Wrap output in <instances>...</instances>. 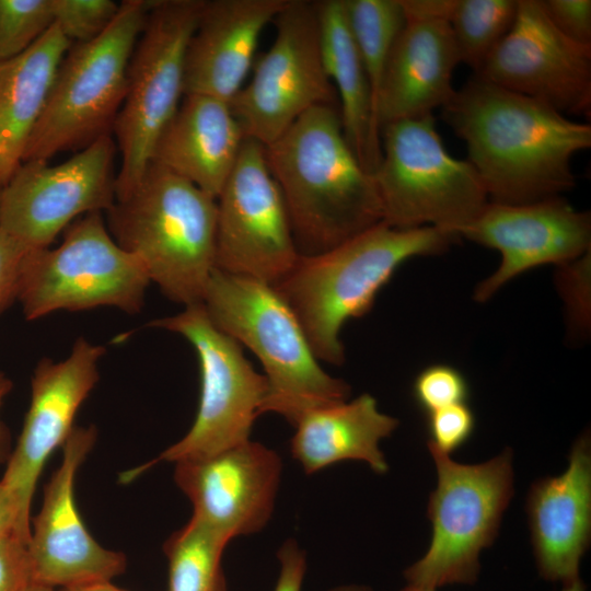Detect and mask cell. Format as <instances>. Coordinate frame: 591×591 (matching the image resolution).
<instances>
[{"mask_svg":"<svg viewBox=\"0 0 591 591\" xmlns=\"http://www.w3.org/2000/svg\"><path fill=\"white\" fill-rule=\"evenodd\" d=\"M96 434L93 426L74 427L61 447L59 467L45 485L42 509L33 519L27 545L35 584L63 589L112 581L126 570V556L92 537L76 505V475Z\"/></svg>","mask_w":591,"mask_h":591,"instance_id":"obj_16","label":"cell"},{"mask_svg":"<svg viewBox=\"0 0 591 591\" xmlns=\"http://www.w3.org/2000/svg\"><path fill=\"white\" fill-rule=\"evenodd\" d=\"M413 394L419 407L428 414L465 403L468 385L459 370L447 364H433L416 376Z\"/></svg>","mask_w":591,"mask_h":591,"instance_id":"obj_32","label":"cell"},{"mask_svg":"<svg viewBox=\"0 0 591 591\" xmlns=\"http://www.w3.org/2000/svg\"><path fill=\"white\" fill-rule=\"evenodd\" d=\"M28 542L18 534L0 541V591H28L35 584Z\"/></svg>","mask_w":591,"mask_h":591,"instance_id":"obj_36","label":"cell"},{"mask_svg":"<svg viewBox=\"0 0 591 591\" xmlns=\"http://www.w3.org/2000/svg\"><path fill=\"white\" fill-rule=\"evenodd\" d=\"M293 426L291 454L305 473L358 460L384 474L389 465L379 444L397 428L398 420L380 412L376 399L364 393L352 401L311 409Z\"/></svg>","mask_w":591,"mask_h":591,"instance_id":"obj_24","label":"cell"},{"mask_svg":"<svg viewBox=\"0 0 591 591\" xmlns=\"http://www.w3.org/2000/svg\"><path fill=\"white\" fill-rule=\"evenodd\" d=\"M559 267L558 287L567 305L570 329L586 333L590 323V251Z\"/></svg>","mask_w":591,"mask_h":591,"instance_id":"obj_33","label":"cell"},{"mask_svg":"<svg viewBox=\"0 0 591 591\" xmlns=\"http://www.w3.org/2000/svg\"><path fill=\"white\" fill-rule=\"evenodd\" d=\"M526 513L540 575L563 584L580 578V560L591 536L589 433L572 444L563 474L533 483L526 498Z\"/></svg>","mask_w":591,"mask_h":591,"instance_id":"obj_21","label":"cell"},{"mask_svg":"<svg viewBox=\"0 0 591 591\" xmlns=\"http://www.w3.org/2000/svg\"><path fill=\"white\" fill-rule=\"evenodd\" d=\"M230 540L190 518L164 543L167 591H228L221 566Z\"/></svg>","mask_w":591,"mask_h":591,"instance_id":"obj_27","label":"cell"},{"mask_svg":"<svg viewBox=\"0 0 591 591\" xmlns=\"http://www.w3.org/2000/svg\"><path fill=\"white\" fill-rule=\"evenodd\" d=\"M201 303L210 322L262 363L267 381L262 414H278L293 426L304 413L349 397V384L321 367L273 285L215 267Z\"/></svg>","mask_w":591,"mask_h":591,"instance_id":"obj_5","label":"cell"},{"mask_svg":"<svg viewBox=\"0 0 591 591\" xmlns=\"http://www.w3.org/2000/svg\"><path fill=\"white\" fill-rule=\"evenodd\" d=\"M115 150L107 132L62 163L22 162L0 187V229L34 251L78 218L106 211L115 200Z\"/></svg>","mask_w":591,"mask_h":591,"instance_id":"obj_13","label":"cell"},{"mask_svg":"<svg viewBox=\"0 0 591 591\" xmlns=\"http://www.w3.org/2000/svg\"><path fill=\"white\" fill-rule=\"evenodd\" d=\"M299 256L285 201L266 162L265 146L245 138L217 197L215 267L275 285Z\"/></svg>","mask_w":591,"mask_h":591,"instance_id":"obj_14","label":"cell"},{"mask_svg":"<svg viewBox=\"0 0 591 591\" xmlns=\"http://www.w3.org/2000/svg\"><path fill=\"white\" fill-rule=\"evenodd\" d=\"M347 20L371 89L374 121L376 102L393 46L406 16L401 0H345Z\"/></svg>","mask_w":591,"mask_h":591,"instance_id":"obj_28","label":"cell"},{"mask_svg":"<svg viewBox=\"0 0 591 591\" xmlns=\"http://www.w3.org/2000/svg\"><path fill=\"white\" fill-rule=\"evenodd\" d=\"M280 570L274 591H301L306 570L304 552L293 540L286 541L277 553Z\"/></svg>","mask_w":591,"mask_h":591,"instance_id":"obj_38","label":"cell"},{"mask_svg":"<svg viewBox=\"0 0 591 591\" xmlns=\"http://www.w3.org/2000/svg\"><path fill=\"white\" fill-rule=\"evenodd\" d=\"M459 63L448 21L406 16L379 91L380 131L386 124L442 108L455 93L452 76Z\"/></svg>","mask_w":591,"mask_h":591,"instance_id":"obj_22","label":"cell"},{"mask_svg":"<svg viewBox=\"0 0 591 591\" xmlns=\"http://www.w3.org/2000/svg\"><path fill=\"white\" fill-rule=\"evenodd\" d=\"M105 351L79 337L66 359L45 357L34 370L30 407L1 478L27 515L46 461L74 429L76 415L100 379L97 364Z\"/></svg>","mask_w":591,"mask_h":591,"instance_id":"obj_19","label":"cell"},{"mask_svg":"<svg viewBox=\"0 0 591 591\" xmlns=\"http://www.w3.org/2000/svg\"><path fill=\"white\" fill-rule=\"evenodd\" d=\"M151 1L125 0L97 37L72 44L61 59L22 162L48 161L108 132L127 89L131 54Z\"/></svg>","mask_w":591,"mask_h":591,"instance_id":"obj_6","label":"cell"},{"mask_svg":"<svg viewBox=\"0 0 591 591\" xmlns=\"http://www.w3.org/2000/svg\"><path fill=\"white\" fill-rule=\"evenodd\" d=\"M519 0H455L449 26L460 63L476 74L510 31Z\"/></svg>","mask_w":591,"mask_h":591,"instance_id":"obj_29","label":"cell"},{"mask_svg":"<svg viewBox=\"0 0 591 591\" xmlns=\"http://www.w3.org/2000/svg\"><path fill=\"white\" fill-rule=\"evenodd\" d=\"M202 5L204 0L151 1L128 65L126 95L113 125L120 152L115 198L140 181L182 102L186 48Z\"/></svg>","mask_w":591,"mask_h":591,"instance_id":"obj_10","label":"cell"},{"mask_svg":"<svg viewBox=\"0 0 591 591\" xmlns=\"http://www.w3.org/2000/svg\"><path fill=\"white\" fill-rule=\"evenodd\" d=\"M324 68L333 84L345 138L373 173L381 159L380 130L369 80L347 20L345 0L315 1Z\"/></svg>","mask_w":591,"mask_h":591,"instance_id":"obj_25","label":"cell"},{"mask_svg":"<svg viewBox=\"0 0 591 591\" xmlns=\"http://www.w3.org/2000/svg\"><path fill=\"white\" fill-rule=\"evenodd\" d=\"M30 521L16 495L0 479V541L14 534L30 541Z\"/></svg>","mask_w":591,"mask_h":591,"instance_id":"obj_39","label":"cell"},{"mask_svg":"<svg viewBox=\"0 0 591 591\" xmlns=\"http://www.w3.org/2000/svg\"><path fill=\"white\" fill-rule=\"evenodd\" d=\"M455 0H401L405 15L449 22Z\"/></svg>","mask_w":591,"mask_h":591,"instance_id":"obj_40","label":"cell"},{"mask_svg":"<svg viewBox=\"0 0 591 591\" xmlns=\"http://www.w3.org/2000/svg\"><path fill=\"white\" fill-rule=\"evenodd\" d=\"M301 256L326 252L383 221L373 174L345 138L338 107L320 105L265 147Z\"/></svg>","mask_w":591,"mask_h":591,"instance_id":"obj_2","label":"cell"},{"mask_svg":"<svg viewBox=\"0 0 591 591\" xmlns=\"http://www.w3.org/2000/svg\"><path fill=\"white\" fill-rule=\"evenodd\" d=\"M27 252L0 229V313L16 300L21 266Z\"/></svg>","mask_w":591,"mask_h":591,"instance_id":"obj_37","label":"cell"},{"mask_svg":"<svg viewBox=\"0 0 591 591\" xmlns=\"http://www.w3.org/2000/svg\"><path fill=\"white\" fill-rule=\"evenodd\" d=\"M55 248L26 253L16 300L27 321L56 311L112 306L139 313L150 278L143 264L112 237L103 212L74 220Z\"/></svg>","mask_w":591,"mask_h":591,"instance_id":"obj_8","label":"cell"},{"mask_svg":"<svg viewBox=\"0 0 591 591\" xmlns=\"http://www.w3.org/2000/svg\"><path fill=\"white\" fill-rule=\"evenodd\" d=\"M402 591H436L434 589L407 584Z\"/></svg>","mask_w":591,"mask_h":591,"instance_id":"obj_45","label":"cell"},{"mask_svg":"<svg viewBox=\"0 0 591 591\" xmlns=\"http://www.w3.org/2000/svg\"><path fill=\"white\" fill-rule=\"evenodd\" d=\"M60 591H126L117 588L111 581H95L74 587L63 588Z\"/></svg>","mask_w":591,"mask_h":591,"instance_id":"obj_42","label":"cell"},{"mask_svg":"<svg viewBox=\"0 0 591 591\" xmlns=\"http://www.w3.org/2000/svg\"><path fill=\"white\" fill-rule=\"evenodd\" d=\"M328 591H372V590L364 586L349 584V586L335 587Z\"/></svg>","mask_w":591,"mask_h":591,"instance_id":"obj_44","label":"cell"},{"mask_svg":"<svg viewBox=\"0 0 591 591\" xmlns=\"http://www.w3.org/2000/svg\"><path fill=\"white\" fill-rule=\"evenodd\" d=\"M71 45L54 24L26 51L1 63L0 187L22 164L56 70Z\"/></svg>","mask_w":591,"mask_h":591,"instance_id":"obj_26","label":"cell"},{"mask_svg":"<svg viewBox=\"0 0 591 591\" xmlns=\"http://www.w3.org/2000/svg\"><path fill=\"white\" fill-rule=\"evenodd\" d=\"M441 109L489 201L530 204L575 187L571 161L591 147L590 124L475 74Z\"/></svg>","mask_w":591,"mask_h":591,"instance_id":"obj_1","label":"cell"},{"mask_svg":"<svg viewBox=\"0 0 591 591\" xmlns=\"http://www.w3.org/2000/svg\"><path fill=\"white\" fill-rule=\"evenodd\" d=\"M380 140L372 174L389 225L434 227L457 236L489 202L473 165L445 149L433 114L386 124Z\"/></svg>","mask_w":591,"mask_h":591,"instance_id":"obj_7","label":"cell"},{"mask_svg":"<svg viewBox=\"0 0 591 591\" xmlns=\"http://www.w3.org/2000/svg\"><path fill=\"white\" fill-rule=\"evenodd\" d=\"M456 234L501 254L499 267L474 291V299L484 302L529 269L560 266L590 251L591 217L563 196L522 205L489 201Z\"/></svg>","mask_w":591,"mask_h":591,"instance_id":"obj_17","label":"cell"},{"mask_svg":"<svg viewBox=\"0 0 591 591\" xmlns=\"http://www.w3.org/2000/svg\"><path fill=\"white\" fill-rule=\"evenodd\" d=\"M28 591H55V589H51V588H47V587H43V586H38V584H33Z\"/></svg>","mask_w":591,"mask_h":591,"instance_id":"obj_46","label":"cell"},{"mask_svg":"<svg viewBox=\"0 0 591 591\" xmlns=\"http://www.w3.org/2000/svg\"><path fill=\"white\" fill-rule=\"evenodd\" d=\"M586 586L580 578L563 584L561 591H584Z\"/></svg>","mask_w":591,"mask_h":591,"instance_id":"obj_43","label":"cell"},{"mask_svg":"<svg viewBox=\"0 0 591 591\" xmlns=\"http://www.w3.org/2000/svg\"><path fill=\"white\" fill-rule=\"evenodd\" d=\"M437 468L428 518L432 538L426 554L404 571L408 584L437 589L477 580L479 554L498 534L513 495L512 453L506 449L479 464H461L428 448Z\"/></svg>","mask_w":591,"mask_h":591,"instance_id":"obj_9","label":"cell"},{"mask_svg":"<svg viewBox=\"0 0 591 591\" xmlns=\"http://www.w3.org/2000/svg\"><path fill=\"white\" fill-rule=\"evenodd\" d=\"M287 1H204L186 48L184 95L202 94L230 104L252 70L264 28Z\"/></svg>","mask_w":591,"mask_h":591,"instance_id":"obj_20","label":"cell"},{"mask_svg":"<svg viewBox=\"0 0 591 591\" xmlns=\"http://www.w3.org/2000/svg\"><path fill=\"white\" fill-rule=\"evenodd\" d=\"M281 470L277 452L248 440L209 456L175 462L174 480L193 503L192 518L231 541L268 523Z\"/></svg>","mask_w":591,"mask_h":591,"instance_id":"obj_18","label":"cell"},{"mask_svg":"<svg viewBox=\"0 0 591 591\" xmlns=\"http://www.w3.org/2000/svg\"><path fill=\"white\" fill-rule=\"evenodd\" d=\"M13 382L5 373L0 371V410L5 396L11 392ZM11 454L10 433L0 418V464L7 462Z\"/></svg>","mask_w":591,"mask_h":591,"instance_id":"obj_41","label":"cell"},{"mask_svg":"<svg viewBox=\"0 0 591 591\" xmlns=\"http://www.w3.org/2000/svg\"><path fill=\"white\" fill-rule=\"evenodd\" d=\"M119 7L113 0H53L54 24L71 44L85 43L111 25Z\"/></svg>","mask_w":591,"mask_h":591,"instance_id":"obj_31","label":"cell"},{"mask_svg":"<svg viewBox=\"0 0 591 591\" xmlns=\"http://www.w3.org/2000/svg\"><path fill=\"white\" fill-rule=\"evenodd\" d=\"M274 23L270 48L230 103L245 138L265 147L311 108L338 107L323 63L315 1L288 0Z\"/></svg>","mask_w":591,"mask_h":591,"instance_id":"obj_12","label":"cell"},{"mask_svg":"<svg viewBox=\"0 0 591 591\" xmlns=\"http://www.w3.org/2000/svg\"><path fill=\"white\" fill-rule=\"evenodd\" d=\"M244 139L229 103L208 95L185 94L160 136L151 162L217 199Z\"/></svg>","mask_w":591,"mask_h":591,"instance_id":"obj_23","label":"cell"},{"mask_svg":"<svg viewBox=\"0 0 591 591\" xmlns=\"http://www.w3.org/2000/svg\"><path fill=\"white\" fill-rule=\"evenodd\" d=\"M568 116L591 114V45L563 35L540 0H519L514 22L475 74Z\"/></svg>","mask_w":591,"mask_h":591,"instance_id":"obj_15","label":"cell"},{"mask_svg":"<svg viewBox=\"0 0 591 591\" xmlns=\"http://www.w3.org/2000/svg\"><path fill=\"white\" fill-rule=\"evenodd\" d=\"M459 239L434 227L403 230L381 221L326 252L300 255L273 286L297 316L316 359L340 366L344 324L369 312L404 262L440 254Z\"/></svg>","mask_w":591,"mask_h":591,"instance_id":"obj_3","label":"cell"},{"mask_svg":"<svg viewBox=\"0 0 591 591\" xmlns=\"http://www.w3.org/2000/svg\"><path fill=\"white\" fill-rule=\"evenodd\" d=\"M105 212L112 237L139 258L166 298L184 306L202 302L215 268V197L151 162Z\"/></svg>","mask_w":591,"mask_h":591,"instance_id":"obj_4","label":"cell"},{"mask_svg":"<svg viewBox=\"0 0 591 591\" xmlns=\"http://www.w3.org/2000/svg\"><path fill=\"white\" fill-rule=\"evenodd\" d=\"M53 25V0H0V63L22 55Z\"/></svg>","mask_w":591,"mask_h":591,"instance_id":"obj_30","label":"cell"},{"mask_svg":"<svg viewBox=\"0 0 591 591\" xmlns=\"http://www.w3.org/2000/svg\"><path fill=\"white\" fill-rule=\"evenodd\" d=\"M551 23L566 37L581 45H591L590 0H540Z\"/></svg>","mask_w":591,"mask_h":591,"instance_id":"obj_35","label":"cell"},{"mask_svg":"<svg viewBox=\"0 0 591 591\" xmlns=\"http://www.w3.org/2000/svg\"><path fill=\"white\" fill-rule=\"evenodd\" d=\"M0 80H1V63H0Z\"/></svg>","mask_w":591,"mask_h":591,"instance_id":"obj_47","label":"cell"},{"mask_svg":"<svg viewBox=\"0 0 591 591\" xmlns=\"http://www.w3.org/2000/svg\"><path fill=\"white\" fill-rule=\"evenodd\" d=\"M474 428L475 416L466 403L428 413V448L450 455L467 442Z\"/></svg>","mask_w":591,"mask_h":591,"instance_id":"obj_34","label":"cell"},{"mask_svg":"<svg viewBox=\"0 0 591 591\" xmlns=\"http://www.w3.org/2000/svg\"><path fill=\"white\" fill-rule=\"evenodd\" d=\"M148 326L177 333L193 345L200 367V397L188 432L152 462L126 473L127 479L159 461L209 456L251 440L267 395L265 375L254 369L236 340L210 322L202 303Z\"/></svg>","mask_w":591,"mask_h":591,"instance_id":"obj_11","label":"cell"}]
</instances>
